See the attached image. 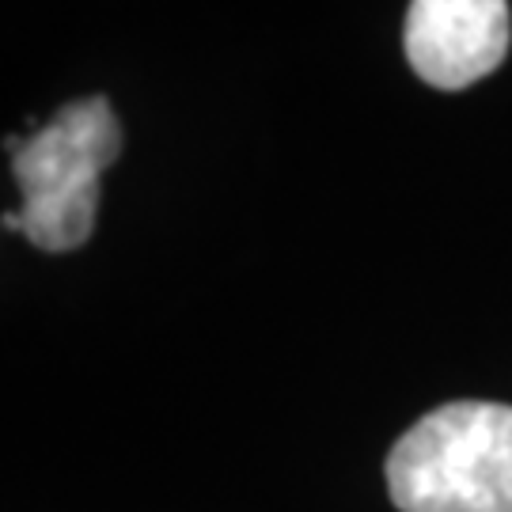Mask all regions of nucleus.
Segmentation results:
<instances>
[{
  "label": "nucleus",
  "mask_w": 512,
  "mask_h": 512,
  "mask_svg": "<svg viewBox=\"0 0 512 512\" xmlns=\"http://www.w3.org/2000/svg\"><path fill=\"white\" fill-rule=\"evenodd\" d=\"M122 152V126L103 95L57 110L35 137L12 141V175L23 194L19 232L38 251L84 247L99 213V179Z\"/></svg>",
  "instance_id": "2"
},
{
  "label": "nucleus",
  "mask_w": 512,
  "mask_h": 512,
  "mask_svg": "<svg viewBox=\"0 0 512 512\" xmlns=\"http://www.w3.org/2000/svg\"><path fill=\"white\" fill-rule=\"evenodd\" d=\"M403 46L429 88H471L509 54V0H410Z\"/></svg>",
  "instance_id": "3"
},
{
  "label": "nucleus",
  "mask_w": 512,
  "mask_h": 512,
  "mask_svg": "<svg viewBox=\"0 0 512 512\" xmlns=\"http://www.w3.org/2000/svg\"><path fill=\"white\" fill-rule=\"evenodd\" d=\"M387 494L399 512H512V406L429 410L395 440Z\"/></svg>",
  "instance_id": "1"
}]
</instances>
